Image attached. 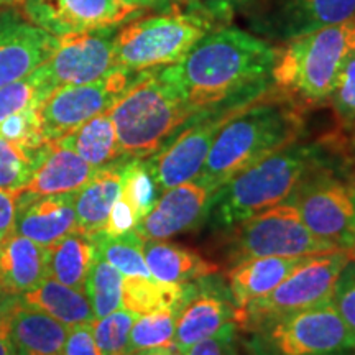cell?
<instances>
[{
  "mask_svg": "<svg viewBox=\"0 0 355 355\" xmlns=\"http://www.w3.org/2000/svg\"><path fill=\"white\" fill-rule=\"evenodd\" d=\"M277 48L255 35L219 26L162 71L194 114L224 104H248L273 86Z\"/></svg>",
  "mask_w": 355,
  "mask_h": 355,
  "instance_id": "1",
  "label": "cell"
},
{
  "mask_svg": "<svg viewBox=\"0 0 355 355\" xmlns=\"http://www.w3.org/2000/svg\"><path fill=\"white\" fill-rule=\"evenodd\" d=\"M303 110L278 92H266L250 102L217 133L198 178L217 191L239 173L300 141L304 132Z\"/></svg>",
  "mask_w": 355,
  "mask_h": 355,
  "instance_id": "2",
  "label": "cell"
},
{
  "mask_svg": "<svg viewBox=\"0 0 355 355\" xmlns=\"http://www.w3.org/2000/svg\"><path fill=\"white\" fill-rule=\"evenodd\" d=\"M123 157L148 158L170 144L194 114L162 68L135 73L109 109Z\"/></svg>",
  "mask_w": 355,
  "mask_h": 355,
  "instance_id": "3",
  "label": "cell"
},
{
  "mask_svg": "<svg viewBox=\"0 0 355 355\" xmlns=\"http://www.w3.org/2000/svg\"><path fill=\"white\" fill-rule=\"evenodd\" d=\"M355 53V17L285 42L277 50L273 86L301 109L327 104L337 76Z\"/></svg>",
  "mask_w": 355,
  "mask_h": 355,
  "instance_id": "4",
  "label": "cell"
},
{
  "mask_svg": "<svg viewBox=\"0 0 355 355\" xmlns=\"http://www.w3.org/2000/svg\"><path fill=\"white\" fill-rule=\"evenodd\" d=\"M321 144H291L229 180L214 196L216 220L224 227L286 201L311 170L324 163Z\"/></svg>",
  "mask_w": 355,
  "mask_h": 355,
  "instance_id": "5",
  "label": "cell"
},
{
  "mask_svg": "<svg viewBox=\"0 0 355 355\" xmlns=\"http://www.w3.org/2000/svg\"><path fill=\"white\" fill-rule=\"evenodd\" d=\"M216 28L211 19L184 7L132 20L114 38V66L140 73L175 64Z\"/></svg>",
  "mask_w": 355,
  "mask_h": 355,
  "instance_id": "6",
  "label": "cell"
},
{
  "mask_svg": "<svg viewBox=\"0 0 355 355\" xmlns=\"http://www.w3.org/2000/svg\"><path fill=\"white\" fill-rule=\"evenodd\" d=\"M347 263L349 257L340 250L311 257L268 295L235 308V324L239 329L254 332L273 319L332 303L336 285Z\"/></svg>",
  "mask_w": 355,
  "mask_h": 355,
  "instance_id": "7",
  "label": "cell"
},
{
  "mask_svg": "<svg viewBox=\"0 0 355 355\" xmlns=\"http://www.w3.org/2000/svg\"><path fill=\"white\" fill-rule=\"evenodd\" d=\"M252 334L254 355H350L355 336L332 303L286 314Z\"/></svg>",
  "mask_w": 355,
  "mask_h": 355,
  "instance_id": "8",
  "label": "cell"
},
{
  "mask_svg": "<svg viewBox=\"0 0 355 355\" xmlns=\"http://www.w3.org/2000/svg\"><path fill=\"white\" fill-rule=\"evenodd\" d=\"M319 241L345 252L355 241V178L336 175L326 162L311 170L286 199Z\"/></svg>",
  "mask_w": 355,
  "mask_h": 355,
  "instance_id": "9",
  "label": "cell"
},
{
  "mask_svg": "<svg viewBox=\"0 0 355 355\" xmlns=\"http://www.w3.org/2000/svg\"><path fill=\"white\" fill-rule=\"evenodd\" d=\"M229 259L237 261L255 257H301L337 252L314 235L290 201H283L234 225Z\"/></svg>",
  "mask_w": 355,
  "mask_h": 355,
  "instance_id": "10",
  "label": "cell"
},
{
  "mask_svg": "<svg viewBox=\"0 0 355 355\" xmlns=\"http://www.w3.org/2000/svg\"><path fill=\"white\" fill-rule=\"evenodd\" d=\"M248 104H224L201 112L170 144L145 158L159 194L198 178L217 133L235 112Z\"/></svg>",
  "mask_w": 355,
  "mask_h": 355,
  "instance_id": "11",
  "label": "cell"
},
{
  "mask_svg": "<svg viewBox=\"0 0 355 355\" xmlns=\"http://www.w3.org/2000/svg\"><path fill=\"white\" fill-rule=\"evenodd\" d=\"M133 76L135 73L115 68L97 81L56 89L40 105L44 141L61 139L89 119L107 112Z\"/></svg>",
  "mask_w": 355,
  "mask_h": 355,
  "instance_id": "12",
  "label": "cell"
},
{
  "mask_svg": "<svg viewBox=\"0 0 355 355\" xmlns=\"http://www.w3.org/2000/svg\"><path fill=\"white\" fill-rule=\"evenodd\" d=\"M119 26L61 37L58 50L35 69L48 91L53 94L60 87L97 81L115 69L114 38Z\"/></svg>",
  "mask_w": 355,
  "mask_h": 355,
  "instance_id": "13",
  "label": "cell"
},
{
  "mask_svg": "<svg viewBox=\"0 0 355 355\" xmlns=\"http://www.w3.org/2000/svg\"><path fill=\"white\" fill-rule=\"evenodd\" d=\"M248 24L270 40L288 42L355 17V0H252Z\"/></svg>",
  "mask_w": 355,
  "mask_h": 355,
  "instance_id": "14",
  "label": "cell"
},
{
  "mask_svg": "<svg viewBox=\"0 0 355 355\" xmlns=\"http://www.w3.org/2000/svg\"><path fill=\"white\" fill-rule=\"evenodd\" d=\"M144 8L121 0H25L24 13L32 24L61 38L92 30L119 26Z\"/></svg>",
  "mask_w": 355,
  "mask_h": 355,
  "instance_id": "15",
  "label": "cell"
},
{
  "mask_svg": "<svg viewBox=\"0 0 355 355\" xmlns=\"http://www.w3.org/2000/svg\"><path fill=\"white\" fill-rule=\"evenodd\" d=\"M216 193L199 178L163 191L153 209L141 217L133 230L144 241H168L201 227L211 214Z\"/></svg>",
  "mask_w": 355,
  "mask_h": 355,
  "instance_id": "16",
  "label": "cell"
},
{
  "mask_svg": "<svg viewBox=\"0 0 355 355\" xmlns=\"http://www.w3.org/2000/svg\"><path fill=\"white\" fill-rule=\"evenodd\" d=\"M235 304L227 291L212 282V275L193 283L188 300L176 318L175 349L180 352L211 337L234 334Z\"/></svg>",
  "mask_w": 355,
  "mask_h": 355,
  "instance_id": "17",
  "label": "cell"
},
{
  "mask_svg": "<svg viewBox=\"0 0 355 355\" xmlns=\"http://www.w3.org/2000/svg\"><path fill=\"white\" fill-rule=\"evenodd\" d=\"M60 46V38L26 20L19 10L0 12V87L32 74Z\"/></svg>",
  "mask_w": 355,
  "mask_h": 355,
  "instance_id": "18",
  "label": "cell"
},
{
  "mask_svg": "<svg viewBox=\"0 0 355 355\" xmlns=\"http://www.w3.org/2000/svg\"><path fill=\"white\" fill-rule=\"evenodd\" d=\"M73 196L74 193L53 196L20 193L13 230L42 247H50L66 235L79 232Z\"/></svg>",
  "mask_w": 355,
  "mask_h": 355,
  "instance_id": "19",
  "label": "cell"
},
{
  "mask_svg": "<svg viewBox=\"0 0 355 355\" xmlns=\"http://www.w3.org/2000/svg\"><path fill=\"white\" fill-rule=\"evenodd\" d=\"M99 168L89 163L58 141H46L32 178L21 193L30 196L76 193L96 175Z\"/></svg>",
  "mask_w": 355,
  "mask_h": 355,
  "instance_id": "20",
  "label": "cell"
},
{
  "mask_svg": "<svg viewBox=\"0 0 355 355\" xmlns=\"http://www.w3.org/2000/svg\"><path fill=\"white\" fill-rule=\"evenodd\" d=\"M48 277V250L15 230L0 241V295L20 296Z\"/></svg>",
  "mask_w": 355,
  "mask_h": 355,
  "instance_id": "21",
  "label": "cell"
},
{
  "mask_svg": "<svg viewBox=\"0 0 355 355\" xmlns=\"http://www.w3.org/2000/svg\"><path fill=\"white\" fill-rule=\"evenodd\" d=\"M311 257L314 255L255 257L234 263L227 272V283L235 308L268 295Z\"/></svg>",
  "mask_w": 355,
  "mask_h": 355,
  "instance_id": "22",
  "label": "cell"
},
{
  "mask_svg": "<svg viewBox=\"0 0 355 355\" xmlns=\"http://www.w3.org/2000/svg\"><path fill=\"white\" fill-rule=\"evenodd\" d=\"M128 159L130 158H121L99 168L96 175L74 193V211L81 234L92 237L104 230L109 212L121 196L122 171Z\"/></svg>",
  "mask_w": 355,
  "mask_h": 355,
  "instance_id": "23",
  "label": "cell"
},
{
  "mask_svg": "<svg viewBox=\"0 0 355 355\" xmlns=\"http://www.w3.org/2000/svg\"><path fill=\"white\" fill-rule=\"evenodd\" d=\"M10 332L19 355H61L69 327L44 311L24 304L15 296Z\"/></svg>",
  "mask_w": 355,
  "mask_h": 355,
  "instance_id": "24",
  "label": "cell"
},
{
  "mask_svg": "<svg viewBox=\"0 0 355 355\" xmlns=\"http://www.w3.org/2000/svg\"><path fill=\"white\" fill-rule=\"evenodd\" d=\"M144 257L155 279L175 285L199 282L219 270L193 248L165 241H144Z\"/></svg>",
  "mask_w": 355,
  "mask_h": 355,
  "instance_id": "25",
  "label": "cell"
},
{
  "mask_svg": "<svg viewBox=\"0 0 355 355\" xmlns=\"http://www.w3.org/2000/svg\"><path fill=\"white\" fill-rule=\"evenodd\" d=\"M19 300L24 304L44 311L68 327L94 321L86 293L66 286L51 277H44L37 286L20 295Z\"/></svg>",
  "mask_w": 355,
  "mask_h": 355,
  "instance_id": "26",
  "label": "cell"
},
{
  "mask_svg": "<svg viewBox=\"0 0 355 355\" xmlns=\"http://www.w3.org/2000/svg\"><path fill=\"white\" fill-rule=\"evenodd\" d=\"M66 148L73 150L84 162L94 168H104L123 157L117 133L109 110L89 119L68 135L55 140Z\"/></svg>",
  "mask_w": 355,
  "mask_h": 355,
  "instance_id": "27",
  "label": "cell"
},
{
  "mask_svg": "<svg viewBox=\"0 0 355 355\" xmlns=\"http://www.w3.org/2000/svg\"><path fill=\"white\" fill-rule=\"evenodd\" d=\"M48 277L66 286L84 291L87 273L96 260V245L92 237L74 232L46 247Z\"/></svg>",
  "mask_w": 355,
  "mask_h": 355,
  "instance_id": "28",
  "label": "cell"
},
{
  "mask_svg": "<svg viewBox=\"0 0 355 355\" xmlns=\"http://www.w3.org/2000/svg\"><path fill=\"white\" fill-rule=\"evenodd\" d=\"M193 290V283L175 285L163 283L153 277H125L122 285V308L144 316L157 311L183 308Z\"/></svg>",
  "mask_w": 355,
  "mask_h": 355,
  "instance_id": "29",
  "label": "cell"
},
{
  "mask_svg": "<svg viewBox=\"0 0 355 355\" xmlns=\"http://www.w3.org/2000/svg\"><path fill=\"white\" fill-rule=\"evenodd\" d=\"M96 245V255L119 270L123 277H145L150 278L148 266L144 257V239L135 230L109 237L104 232L92 235Z\"/></svg>",
  "mask_w": 355,
  "mask_h": 355,
  "instance_id": "30",
  "label": "cell"
},
{
  "mask_svg": "<svg viewBox=\"0 0 355 355\" xmlns=\"http://www.w3.org/2000/svg\"><path fill=\"white\" fill-rule=\"evenodd\" d=\"M122 285L123 275L96 255L84 283V293L91 303L94 319L122 308Z\"/></svg>",
  "mask_w": 355,
  "mask_h": 355,
  "instance_id": "31",
  "label": "cell"
},
{
  "mask_svg": "<svg viewBox=\"0 0 355 355\" xmlns=\"http://www.w3.org/2000/svg\"><path fill=\"white\" fill-rule=\"evenodd\" d=\"M178 313V309H165L137 318L128 337V354L150 349L176 350L175 331Z\"/></svg>",
  "mask_w": 355,
  "mask_h": 355,
  "instance_id": "32",
  "label": "cell"
},
{
  "mask_svg": "<svg viewBox=\"0 0 355 355\" xmlns=\"http://www.w3.org/2000/svg\"><path fill=\"white\" fill-rule=\"evenodd\" d=\"M42 148H28L0 137V189L21 193L40 162Z\"/></svg>",
  "mask_w": 355,
  "mask_h": 355,
  "instance_id": "33",
  "label": "cell"
},
{
  "mask_svg": "<svg viewBox=\"0 0 355 355\" xmlns=\"http://www.w3.org/2000/svg\"><path fill=\"white\" fill-rule=\"evenodd\" d=\"M157 184H155L152 173L146 166L145 159L130 158L125 163L122 171V189L121 196L130 204L135 211L139 222L153 209L158 199Z\"/></svg>",
  "mask_w": 355,
  "mask_h": 355,
  "instance_id": "34",
  "label": "cell"
},
{
  "mask_svg": "<svg viewBox=\"0 0 355 355\" xmlns=\"http://www.w3.org/2000/svg\"><path fill=\"white\" fill-rule=\"evenodd\" d=\"M139 314L121 308L91 322L92 334L104 355H128V337Z\"/></svg>",
  "mask_w": 355,
  "mask_h": 355,
  "instance_id": "35",
  "label": "cell"
},
{
  "mask_svg": "<svg viewBox=\"0 0 355 355\" xmlns=\"http://www.w3.org/2000/svg\"><path fill=\"white\" fill-rule=\"evenodd\" d=\"M50 94L51 92L38 78L37 71L20 81L0 87V122L21 109L42 105Z\"/></svg>",
  "mask_w": 355,
  "mask_h": 355,
  "instance_id": "36",
  "label": "cell"
},
{
  "mask_svg": "<svg viewBox=\"0 0 355 355\" xmlns=\"http://www.w3.org/2000/svg\"><path fill=\"white\" fill-rule=\"evenodd\" d=\"M0 137L28 148H40L46 144L40 122V105H32L8 115L6 121L0 122Z\"/></svg>",
  "mask_w": 355,
  "mask_h": 355,
  "instance_id": "37",
  "label": "cell"
},
{
  "mask_svg": "<svg viewBox=\"0 0 355 355\" xmlns=\"http://www.w3.org/2000/svg\"><path fill=\"white\" fill-rule=\"evenodd\" d=\"M327 104H331L343 127L355 130V53L347 58L340 69Z\"/></svg>",
  "mask_w": 355,
  "mask_h": 355,
  "instance_id": "38",
  "label": "cell"
},
{
  "mask_svg": "<svg viewBox=\"0 0 355 355\" xmlns=\"http://www.w3.org/2000/svg\"><path fill=\"white\" fill-rule=\"evenodd\" d=\"M332 304L355 336V261L345 265L336 285Z\"/></svg>",
  "mask_w": 355,
  "mask_h": 355,
  "instance_id": "39",
  "label": "cell"
},
{
  "mask_svg": "<svg viewBox=\"0 0 355 355\" xmlns=\"http://www.w3.org/2000/svg\"><path fill=\"white\" fill-rule=\"evenodd\" d=\"M252 0H184L183 7L211 19L217 26H225L237 12L245 10Z\"/></svg>",
  "mask_w": 355,
  "mask_h": 355,
  "instance_id": "40",
  "label": "cell"
},
{
  "mask_svg": "<svg viewBox=\"0 0 355 355\" xmlns=\"http://www.w3.org/2000/svg\"><path fill=\"white\" fill-rule=\"evenodd\" d=\"M137 224H139V217H137L135 211L132 209V206L125 199L119 196L109 212L107 222H105V227L102 232L109 235V237H119V235H123L135 229Z\"/></svg>",
  "mask_w": 355,
  "mask_h": 355,
  "instance_id": "41",
  "label": "cell"
},
{
  "mask_svg": "<svg viewBox=\"0 0 355 355\" xmlns=\"http://www.w3.org/2000/svg\"><path fill=\"white\" fill-rule=\"evenodd\" d=\"M61 355H104L92 334L91 322L69 327Z\"/></svg>",
  "mask_w": 355,
  "mask_h": 355,
  "instance_id": "42",
  "label": "cell"
},
{
  "mask_svg": "<svg viewBox=\"0 0 355 355\" xmlns=\"http://www.w3.org/2000/svg\"><path fill=\"white\" fill-rule=\"evenodd\" d=\"M186 355H241L234 344V334L217 336L201 340L184 352Z\"/></svg>",
  "mask_w": 355,
  "mask_h": 355,
  "instance_id": "43",
  "label": "cell"
},
{
  "mask_svg": "<svg viewBox=\"0 0 355 355\" xmlns=\"http://www.w3.org/2000/svg\"><path fill=\"white\" fill-rule=\"evenodd\" d=\"M15 296L0 295V355H19L10 332V313Z\"/></svg>",
  "mask_w": 355,
  "mask_h": 355,
  "instance_id": "44",
  "label": "cell"
},
{
  "mask_svg": "<svg viewBox=\"0 0 355 355\" xmlns=\"http://www.w3.org/2000/svg\"><path fill=\"white\" fill-rule=\"evenodd\" d=\"M20 193L0 189V241L13 232L17 217V198Z\"/></svg>",
  "mask_w": 355,
  "mask_h": 355,
  "instance_id": "45",
  "label": "cell"
},
{
  "mask_svg": "<svg viewBox=\"0 0 355 355\" xmlns=\"http://www.w3.org/2000/svg\"><path fill=\"white\" fill-rule=\"evenodd\" d=\"M121 2H125L128 6H133V7L144 8V10L145 8H155V10L165 12V8H163L159 0H121Z\"/></svg>",
  "mask_w": 355,
  "mask_h": 355,
  "instance_id": "46",
  "label": "cell"
},
{
  "mask_svg": "<svg viewBox=\"0 0 355 355\" xmlns=\"http://www.w3.org/2000/svg\"><path fill=\"white\" fill-rule=\"evenodd\" d=\"M173 350L170 349H150V350H140V352H133L128 355H170Z\"/></svg>",
  "mask_w": 355,
  "mask_h": 355,
  "instance_id": "47",
  "label": "cell"
},
{
  "mask_svg": "<svg viewBox=\"0 0 355 355\" xmlns=\"http://www.w3.org/2000/svg\"><path fill=\"white\" fill-rule=\"evenodd\" d=\"M165 10H170L173 7H183L184 0H159Z\"/></svg>",
  "mask_w": 355,
  "mask_h": 355,
  "instance_id": "48",
  "label": "cell"
},
{
  "mask_svg": "<svg viewBox=\"0 0 355 355\" xmlns=\"http://www.w3.org/2000/svg\"><path fill=\"white\" fill-rule=\"evenodd\" d=\"M25 0H0V7H12L19 6V3H24Z\"/></svg>",
  "mask_w": 355,
  "mask_h": 355,
  "instance_id": "49",
  "label": "cell"
},
{
  "mask_svg": "<svg viewBox=\"0 0 355 355\" xmlns=\"http://www.w3.org/2000/svg\"><path fill=\"white\" fill-rule=\"evenodd\" d=\"M345 255L349 257L350 261H355V241H354L352 245H350L347 250H345Z\"/></svg>",
  "mask_w": 355,
  "mask_h": 355,
  "instance_id": "50",
  "label": "cell"
},
{
  "mask_svg": "<svg viewBox=\"0 0 355 355\" xmlns=\"http://www.w3.org/2000/svg\"><path fill=\"white\" fill-rule=\"evenodd\" d=\"M170 355H186V354L184 352H180V350H173Z\"/></svg>",
  "mask_w": 355,
  "mask_h": 355,
  "instance_id": "51",
  "label": "cell"
}]
</instances>
